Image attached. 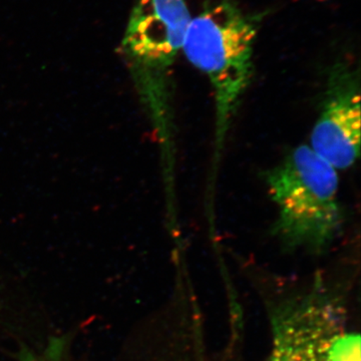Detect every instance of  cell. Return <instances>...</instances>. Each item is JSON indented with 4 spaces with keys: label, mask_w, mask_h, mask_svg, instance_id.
I'll use <instances>...</instances> for the list:
<instances>
[{
    "label": "cell",
    "mask_w": 361,
    "mask_h": 361,
    "mask_svg": "<svg viewBox=\"0 0 361 361\" xmlns=\"http://www.w3.org/2000/svg\"><path fill=\"white\" fill-rule=\"evenodd\" d=\"M259 23L258 16L245 13L236 0H214L192 18L185 35L183 54L212 87L215 171L233 118L253 77Z\"/></svg>",
    "instance_id": "cell-1"
},
{
    "label": "cell",
    "mask_w": 361,
    "mask_h": 361,
    "mask_svg": "<svg viewBox=\"0 0 361 361\" xmlns=\"http://www.w3.org/2000/svg\"><path fill=\"white\" fill-rule=\"evenodd\" d=\"M266 184L277 211L273 233L285 246L322 252L341 234L338 171L308 145L287 154Z\"/></svg>",
    "instance_id": "cell-2"
},
{
    "label": "cell",
    "mask_w": 361,
    "mask_h": 361,
    "mask_svg": "<svg viewBox=\"0 0 361 361\" xmlns=\"http://www.w3.org/2000/svg\"><path fill=\"white\" fill-rule=\"evenodd\" d=\"M191 20L188 0H139L123 37V49L158 104L168 139L173 66L183 51Z\"/></svg>",
    "instance_id": "cell-3"
},
{
    "label": "cell",
    "mask_w": 361,
    "mask_h": 361,
    "mask_svg": "<svg viewBox=\"0 0 361 361\" xmlns=\"http://www.w3.org/2000/svg\"><path fill=\"white\" fill-rule=\"evenodd\" d=\"M308 146L337 171L351 168L358 160L360 78L346 61H337L327 73L322 109Z\"/></svg>",
    "instance_id": "cell-4"
},
{
    "label": "cell",
    "mask_w": 361,
    "mask_h": 361,
    "mask_svg": "<svg viewBox=\"0 0 361 361\" xmlns=\"http://www.w3.org/2000/svg\"><path fill=\"white\" fill-rule=\"evenodd\" d=\"M272 346L266 361H323L338 331L336 311L322 294L291 301L273 317Z\"/></svg>",
    "instance_id": "cell-5"
},
{
    "label": "cell",
    "mask_w": 361,
    "mask_h": 361,
    "mask_svg": "<svg viewBox=\"0 0 361 361\" xmlns=\"http://www.w3.org/2000/svg\"><path fill=\"white\" fill-rule=\"evenodd\" d=\"M323 361H360V334L337 331L327 342Z\"/></svg>",
    "instance_id": "cell-6"
},
{
    "label": "cell",
    "mask_w": 361,
    "mask_h": 361,
    "mask_svg": "<svg viewBox=\"0 0 361 361\" xmlns=\"http://www.w3.org/2000/svg\"><path fill=\"white\" fill-rule=\"evenodd\" d=\"M49 361H51V360H49Z\"/></svg>",
    "instance_id": "cell-7"
}]
</instances>
